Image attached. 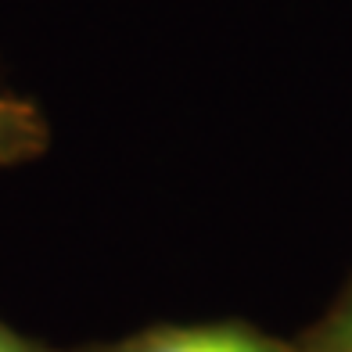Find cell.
I'll return each instance as SVG.
<instances>
[{
    "label": "cell",
    "instance_id": "1",
    "mask_svg": "<svg viewBox=\"0 0 352 352\" xmlns=\"http://www.w3.org/2000/svg\"><path fill=\"white\" fill-rule=\"evenodd\" d=\"M94 352H302L248 324H198V327H151Z\"/></svg>",
    "mask_w": 352,
    "mask_h": 352
},
{
    "label": "cell",
    "instance_id": "2",
    "mask_svg": "<svg viewBox=\"0 0 352 352\" xmlns=\"http://www.w3.org/2000/svg\"><path fill=\"white\" fill-rule=\"evenodd\" d=\"M47 122L33 101L0 87V169L33 162L47 148Z\"/></svg>",
    "mask_w": 352,
    "mask_h": 352
},
{
    "label": "cell",
    "instance_id": "3",
    "mask_svg": "<svg viewBox=\"0 0 352 352\" xmlns=\"http://www.w3.org/2000/svg\"><path fill=\"white\" fill-rule=\"evenodd\" d=\"M302 349L306 352H352V298L320 327L316 338Z\"/></svg>",
    "mask_w": 352,
    "mask_h": 352
},
{
    "label": "cell",
    "instance_id": "4",
    "mask_svg": "<svg viewBox=\"0 0 352 352\" xmlns=\"http://www.w3.org/2000/svg\"><path fill=\"white\" fill-rule=\"evenodd\" d=\"M0 352H51V349L33 342V338H25L19 331H11L8 324H0Z\"/></svg>",
    "mask_w": 352,
    "mask_h": 352
},
{
    "label": "cell",
    "instance_id": "5",
    "mask_svg": "<svg viewBox=\"0 0 352 352\" xmlns=\"http://www.w3.org/2000/svg\"><path fill=\"white\" fill-rule=\"evenodd\" d=\"M302 352H306V349H302Z\"/></svg>",
    "mask_w": 352,
    "mask_h": 352
}]
</instances>
